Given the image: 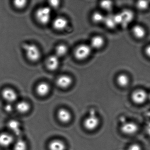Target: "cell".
Returning <instances> with one entry per match:
<instances>
[{
    "label": "cell",
    "mask_w": 150,
    "mask_h": 150,
    "mask_svg": "<svg viewBox=\"0 0 150 150\" xmlns=\"http://www.w3.org/2000/svg\"><path fill=\"white\" fill-rule=\"evenodd\" d=\"M23 48L27 57L32 62H36L41 57V52L37 45L33 44H25Z\"/></svg>",
    "instance_id": "cell-2"
},
{
    "label": "cell",
    "mask_w": 150,
    "mask_h": 150,
    "mask_svg": "<svg viewBox=\"0 0 150 150\" xmlns=\"http://www.w3.org/2000/svg\"><path fill=\"white\" fill-rule=\"evenodd\" d=\"M122 17V23L123 27H126L130 23L134 18V14L130 10H124L120 13Z\"/></svg>",
    "instance_id": "cell-13"
},
{
    "label": "cell",
    "mask_w": 150,
    "mask_h": 150,
    "mask_svg": "<svg viewBox=\"0 0 150 150\" xmlns=\"http://www.w3.org/2000/svg\"><path fill=\"white\" fill-rule=\"evenodd\" d=\"M104 23L107 28L109 29H114L117 26L116 23L115 21L114 16L109 15L105 16L104 21Z\"/></svg>",
    "instance_id": "cell-22"
},
{
    "label": "cell",
    "mask_w": 150,
    "mask_h": 150,
    "mask_svg": "<svg viewBox=\"0 0 150 150\" xmlns=\"http://www.w3.org/2000/svg\"><path fill=\"white\" fill-rule=\"evenodd\" d=\"M105 16L99 12H94L92 16V20L94 23H100L104 22Z\"/></svg>",
    "instance_id": "cell-23"
},
{
    "label": "cell",
    "mask_w": 150,
    "mask_h": 150,
    "mask_svg": "<svg viewBox=\"0 0 150 150\" xmlns=\"http://www.w3.org/2000/svg\"><path fill=\"white\" fill-rule=\"evenodd\" d=\"M146 54L150 58V45H148L145 50Z\"/></svg>",
    "instance_id": "cell-31"
},
{
    "label": "cell",
    "mask_w": 150,
    "mask_h": 150,
    "mask_svg": "<svg viewBox=\"0 0 150 150\" xmlns=\"http://www.w3.org/2000/svg\"><path fill=\"white\" fill-rule=\"evenodd\" d=\"M5 109L7 112H10L13 110V107L11 105V103H9L8 104H7L6 105L5 107Z\"/></svg>",
    "instance_id": "cell-30"
},
{
    "label": "cell",
    "mask_w": 150,
    "mask_h": 150,
    "mask_svg": "<svg viewBox=\"0 0 150 150\" xmlns=\"http://www.w3.org/2000/svg\"><path fill=\"white\" fill-rule=\"evenodd\" d=\"M101 8L106 11H110L113 7V3L111 1H102L100 4Z\"/></svg>",
    "instance_id": "cell-25"
},
{
    "label": "cell",
    "mask_w": 150,
    "mask_h": 150,
    "mask_svg": "<svg viewBox=\"0 0 150 150\" xmlns=\"http://www.w3.org/2000/svg\"><path fill=\"white\" fill-rule=\"evenodd\" d=\"M49 4L51 7L53 8H57L59 6L60 1H49Z\"/></svg>",
    "instance_id": "cell-29"
},
{
    "label": "cell",
    "mask_w": 150,
    "mask_h": 150,
    "mask_svg": "<svg viewBox=\"0 0 150 150\" xmlns=\"http://www.w3.org/2000/svg\"><path fill=\"white\" fill-rule=\"evenodd\" d=\"M105 43L104 38L100 36H95L92 38L90 41L91 48L96 50H98L101 48Z\"/></svg>",
    "instance_id": "cell-15"
},
{
    "label": "cell",
    "mask_w": 150,
    "mask_h": 150,
    "mask_svg": "<svg viewBox=\"0 0 150 150\" xmlns=\"http://www.w3.org/2000/svg\"><path fill=\"white\" fill-rule=\"evenodd\" d=\"M36 18L38 21L42 25L48 24L51 17V10L48 7H43L36 12Z\"/></svg>",
    "instance_id": "cell-3"
},
{
    "label": "cell",
    "mask_w": 150,
    "mask_h": 150,
    "mask_svg": "<svg viewBox=\"0 0 150 150\" xmlns=\"http://www.w3.org/2000/svg\"><path fill=\"white\" fill-rule=\"evenodd\" d=\"M92 48L90 45L81 44L77 46L74 52V56L79 60H84L86 59L91 54Z\"/></svg>",
    "instance_id": "cell-4"
},
{
    "label": "cell",
    "mask_w": 150,
    "mask_h": 150,
    "mask_svg": "<svg viewBox=\"0 0 150 150\" xmlns=\"http://www.w3.org/2000/svg\"><path fill=\"white\" fill-rule=\"evenodd\" d=\"M49 147L50 150H65L66 146L62 140L54 139L50 142Z\"/></svg>",
    "instance_id": "cell-17"
},
{
    "label": "cell",
    "mask_w": 150,
    "mask_h": 150,
    "mask_svg": "<svg viewBox=\"0 0 150 150\" xmlns=\"http://www.w3.org/2000/svg\"><path fill=\"white\" fill-rule=\"evenodd\" d=\"M137 8L140 10H146L149 6V3L147 1H140L137 2L136 4Z\"/></svg>",
    "instance_id": "cell-26"
},
{
    "label": "cell",
    "mask_w": 150,
    "mask_h": 150,
    "mask_svg": "<svg viewBox=\"0 0 150 150\" xmlns=\"http://www.w3.org/2000/svg\"><path fill=\"white\" fill-rule=\"evenodd\" d=\"M57 84L60 88H67L70 87L72 83V78L67 75H63L58 77L57 80Z\"/></svg>",
    "instance_id": "cell-8"
},
{
    "label": "cell",
    "mask_w": 150,
    "mask_h": 150,
    "mask_svg": "<svg viewBox=\"0 0 150 150\" xmlns=\"http://www.w3.org/2000/svg\"><path fill=\"white\" fill-rule=\"evenodd\" d=\"M132 33L136 38L141 39L145 36L146 31L143 27L140 25H137L132 28Z\"/></svg>",
    "instance_id": "cell-18"
},
{
    "label": "cell",
    "mask_w": 150,
    "mask_h": 150,
    "mask_svg": "<svg viewBox=\"0 0 150 150\" xmlns=\"http://www.w3.org/2000/svg\"><path fill=\"white\" fill-rule=\"evenodd\" d=\"M56 55L59 58L64 56L68 52V48L66 45L64 44H60L56 47Z\"/></svg>",
    "instance_id": "cell-21"
},
{
    "label": "cell",
    "mask_w": 150,
    "mask_h": 150,
    "mask_svg": "<svg viewBox=\"0 0 150 150\" xmlns=\"http://www.w3.org/2000/svg\"><path fill=\"white\" fill-rule=\"evenodd\" d=\"M58 118L59 120L64 123H67L71 120L72 115L68 110L65 108H60L58 110Z\"/></svg>",
    "instance_id": "cell-10"
},
{
    "label": "cell",
    "mask_w": 150,
    "mask_h": 150,
    "mask_svg": "<svg viewBox=\"0 0 150 150\" xmlns=\"http://www.w3.org/2000/svg\"><path fill=\"white\" fill-rule=\"evenodd\" d=\"M133 102L138 104L144 103L148 98V95L146 91L142 89H138L134 91L131 96Z\"/></svg>",
    "instance_id": "cell-6"
},
{
    "label": "cell",
    "mask_w": 150,
    "mask_h": 150,
    "mask_svg": "<svg viewBox=\"0 0 150 150\" xmlns=\"http://www.w3.org/2000/svg\"><path fill=\"white\" fill-rule=\"evenodd\" d=\"M121 131L128 135H133L138 130V126L133 122H123L121 127Z\"/></svg>",
    "instance_id": "cell-5"
},
{
    "label": "cell",
    "mask_w": 150,
    "mask_h": 150,
    "mask_svg": "<svg viewBox=\"0 0 150 150\" xmlns=\"http://www.w3.org/2000/svg\"><path fill=\"white\" fill-rule=\"evenodd\" d=\"M16 109L21 113H26L30 109V105L27 102L24 101L19 102L16 104Z\"/></svg>",
    "instance_id": "cell-19"
},
{
    "label": "cell",
    "mask_w": 150,
    "mask_h": 150,
    "mask_svg": "<svg viewBox=\"0 0 150 150\" xmlns=\"http://www.w3.org/2000/svg\"><path fill=\"white\" fill-rule=\"evenodd\" d=\"M7 127L14 134L19 136L21 134V125L17 120L12 119L7 123Z\"/></svg>",
    "instance_id": "cell-14"
},
{
    "label": "cell",
    "mask_w": 150,
    "mask_h": 150,
    "mask_svg": "<svg viewBox=\"0 0 150 150\" xmlns=\"http://www.w3.org/2000/svg\"><path fill=\"white\" fill-rule=\"evenodd\" d=\"M59 65V58L56 55L50 56L46 60V66L50 71H55L58 68Z\"/></svg>",
    "instance_id": "cell-9"
},
{
    "label": "cell",
    "mask_w": 150,
    "mask_h": 150,
    "mask_svg": "<svg viewBox=\"0 0 150 150\" xmlns=\"http://www.w3.org/2000/svg\"><path fill=\"white\" fill-rule=\"evenodd\" d=\"M127 150H142V148L138 144H133L129 146Z\"/></svg>",
    "instance_id": "cell-28"
},
{
    "label": "cell",
    "mask_w": 150,
    "mask_h": 150,
    "mask_svg": "<svg viewBox=\"0 0 150 150\" xmlns=\"http://www.w3.org/2000/svg\"><path fill=\"white\" fill-rule=\"evenodd\" d=\"M146 130L147 134L150 136V122H148L146 125Z\"/></svg>",
    "instance_id": "cell-32"
},
{
    "label": "cell",
    "mask_w": 150,
    "mask_h": 150,
    "mask_svg": "<svg viewBox=\"0 0 150 150\" xmlns=\"http://www.w3.org/2000/svg\"><path fill=\"white\" fill-rule=\"evenodd\" d=\"M148 98H149V100H150V93L148 95Z\"/></svg>",
    "instance_id": "cell-33"
},
{
    "label": "cell",
    "mask_w": 150,
    "mask_h": 150,
    "mask_svg": "<svg viewBox=\"0 0 150 150\" xmlns=\"http://www.w3.org/2000/svg\"><path fill=\"white\" fill-rule=\"evenodd\" d=\"M1 95L4 100L9 103L14 102L17 100V93L15 90L10 88H4L1 92Z\"/></svg>",
    "instance_id": "cell-7"
},
{
    "label": "cell",
    "mask_w": 150,
    "mask_h": 150,
    "mask_svg": "<svg viewBox=\"0 0 150 150\" xmlns=\"http://www.w3.org/2000/svg\"><path fill=\"white\" fill-rule=\"evenodd\" d=\"M27 1H24V0H18V1H14V5L16 8L18 9H21L23 8L24 7L27 5Z\"/></svg>",
    "instance_id": "cell-27"
},
{
    "label": "cell",
    "mask_w": 150,
    "mask_h": 150,
    "mask_svg": "<svg viewBox=\"0 0 150 150\" xmlns=\"http://www.w3.org/2000/svg\"><path fill=\"white\" fill-rule=\"evenodd\" d=\"M117 84L122 87H125L128 86L129 82V79L126 74H121L118 75L117 78Z\"/></svg>",
    "instance_id": "cell-20"
},
{
    "label": "cell",
    "mask_w": 150,
    "mask_h": 150,
    "mask_svg": "<svg viewBox=\"0 0 150 150\" xmlns=\"http://www.w3.org/2000/svg\"><path fill=\"white\" fill-rule=\"evenodd\" d=\"M68 21L64 17H58L53 22V27L57 30L65 29L68 25Z\"/></svg>",
    "instance_id": "cell-12"
},
{
    "label": "cell",
    "mask_w": 150,
    "mask_h": 150,
    "mask_svg": "<svg viewBox=\"0 0 150 150\" xmlns=\"http://www.w3.org/2000/svg\"><path fill=\"white\" fill-rule=\"evenodd\" d=\"M28 146L23 139H18L14 144V150H27Z\"/></svg>",
    "instance_id": "cell-24"
},
{
    "label": "cell",
    "mask_w": 150,
    "mask_h": 150,
    "mask_svg": "<svg viewBox=\"0 0 150 150\" xmlns=\"http://www.w3.org/2000/svg\"><path fill=\"white\" fill-rule=\"evenodd\" d=\"M100 119L96 115L95 110L91 109L89 115L84 120V126L88 131H93L97 129L100 125Z\"/></svg>",
    "instance_id": "cell-1"
},
{
    "label": "cell",
    "mask_w": 150,
    "mask_h": 150,
    "mask_svg": "<svg viewBox=\"0 0 150 150\" xmlns=\"http://www.w3.org/2000/svg\"><path fill=\"white\" fill-rule=\"evenodd\" d=\"M50 88L48 83L46 82H41L37 86L36 92L38 95L44 96L48 94Z\"/></svg>",
    "instance_id": "cell-16"
},
{
    "label": "cell",
    "mask_w": 150,
    "mask_h": 150,
    "mask_svg": "<svg viewBox=\"0 0 150 150\" xmlns=\"http://www.w3.org/2000/svg\"><path fill=\"white\" fill-rule=\"evenodd\" d=\"M14 142L13 137L6 132L0 133V146L3 147L10 146Z\"/></svg>",
    "instance_id": "cell-11"
}]
</instances>
